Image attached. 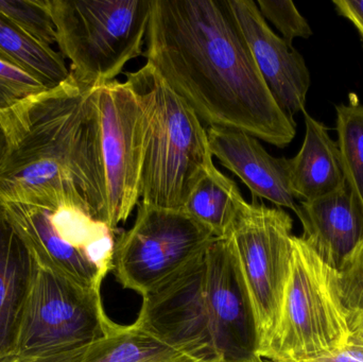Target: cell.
Instances as JSON below:
<instances>
[{"label": "cell", "mask_w": 363, "mask_h": 362, "mask_svg": "<svg viewBox=\"0 0 363 362\" xmlns=\"http://www.w3.org/2000/svg\"><path fill=\"white\" fill-rule=\"evenodd\" d=\"M144 55L207 127L285 148L296 123L264 83L230 0H151Z\"/></svg>", "instance_id": "1"}, {"label": "cell", "mask_w": 363, "mask_h": 362, "mask_svg": "<svg viewBox=\"0 0 363 362\" xmlns=\"http://www.w3.org/2000/svg\"><path fill=\"white\" fill-rule=\"evenodd\" d=\"M136 325L200 362H255L251 301L226 237L143 297Z\"/></svg>", "instance_id": "2"}, {"label": "cell", "mask_w": 363, "mask_h": 362, "mask_svg": "<svg viewBox=\"0 0 363 362\" xmlns=\"http://www.w3.org/2000/svg\"><path fill=\"white\" fill-rule=\"evenodd\" d=\"M86 91L70 77L28 100L0 123L8 142L0 167V203L76 206L89 214Z\"/></svg>", "instance_id": "3"}, {"label": "cell", "mask_w": 363, "mask_h": 362, "mask_svg": "<svg viewBox=\"0 0 363 362\" xmlns=\"http://www.w3.org/2000/svg\"><path fill=\"white\" fill-rule=\"evenodd\" d=\"M125 76L145 117L140 202L182 210L196 183L215 166L206 129L150 64Z\"/></svg>", "instance_id": "4"}, {"label": "cell", "mask_w": 363, "mask_h": 362, "mask_svg": "<svg viewBox=\"0 0 363 362\" xmlns=\"http://www.w3.org/2000/svg\"><path fill=\"white\" fill-rule=\"evenodd\" d=\"M57 45L84 89L116 80L144 55L151 0H48Z\"/></svg>", "instance_id": "5"}, {"label": "cell", "mask_w": 363, "mask_h": 362, "mask_svg": "<svg viewBox=\"0 0 363 362\" xmlns=\"http://www.w3.org/2000/svg\"><path fill=\"white\" fill-rule=\"evenodd\" d=\"M347 316L337 270L301 236H294L281 312L260 358L301 362L341 348L349 342Z\"/></svg>", "instance_id": "6"}, {"label": "cell", "mask_w": 363, "mask_h": 362, "mask_svg": "<svg viewBox=\"0 0 363 362\" xmlns=\"http://www.w3.org/2000/svg\"><path fill=\"white\" fill-rule=\"evenodd\" d=\"M2 204L40 269L101 289L112 271L116 232L76 206Z\"/></svg>", "instance_id": "7"}, {"label": "cell", "mask_w": 363, "mask_h": 362, "mask_svg": "<svg viewBox=\"0 0 363 362\" xmlns=\"http://www.w3.org/2000/svg\"><path fill=\"white\" fill-rule=\"evenodd\" d=\"M294 220L279 208L245 201L223 237L228 238L245 282L262 354L274 331L289 278Z\"/></svg>", "instance_id": "8"}, {"label": "cell", "mask_w": 363, "mask_h": 362, "mask_svg": "<svg viewBox=\"0 0 363 362\" xmlns=\"http://www.w3.org/2000/svg\"><path fill=\"white\" fill-rule=\"evenodd\" d=\"M117 327L104 310L101 289L38 269L13 357L38 361L63 354L106 337Z\"/></svg>", "instance_id": "9"}, {"label": "cell", "mask_w": 363, "mask_h": 362, "mask_svg": "<svg viewBox=\"0 0 363 362\" xmlns=\"http://www.w3.org/2000/svg\"><path fill=\"white\" fill-rule=\"evenodd\" d=\"M131 229L116 236L112 271L123 288L145 295L176 276L216 236L182 210L140 201Z\"/></svg>", "instance_id": "10"}, {"label": "cell", "mask_w": 363, "mask_h": 362, "mask_svg": "<svg viewBox=\"0 0 363 362\" xmlns=\"http://www.w3.org/2000/svg\"><path fill=\"white\" fill-rule=\"evenodd\" d=\"M99 116V151L106 186V225L116 232L140 199L145 147L142 106L127 82L91 89Z\"/></svg>", "instance_id": "11"}, {"label": "cell", "mask_w": 363, "mask_h": 362, "mask_svg": "<svg viewBox=\"0 0 363 362\" xmlns=\"http://www.w3.org/2000/svg\"><path fill=\"white\" fill-rule=\"evenodd\" d=\"M258 70L281 110L304 112L311 74L304 57L271 29L253 0H230Z\"/></svg>", "instance_id": "12"}, {"label": "cell", "mask_w": 363, "mask_h": 362, "mask_svg": "<svg viewBox=\"0 0 363 362\" xmlns=\"http://www.w3.org/2000/svg\"><path fill=\"white\" fill-rule=\"evenodd\" d=\"M206 131L213 157L242 181L253 199L298 214L300 201L292 191L287 159L272 157L259 140L241 130L209 127Z\"/></svg>", "instance_id": "13"}, {"label": "cell", "mask_w": 363, "mask_h": 362, "mask_svg": "<svg viewBox=\"0 0 363 362\" xmlns=\"http://www.w3.org/2000/svg\"><path fill=\"white\" fill-rule=\"evenodd\" d=\"M301 237L334 269L363 239V203L345 181L323 197L300 202Z\"/></svg>", "instance_id": "14"}, {"label": "cell", "mask_w": 363, "mask_h": 362, "mask_svg": "<svg viewBox=\"0 0 363 362\" xmlns=\"http://www.w3.org/2000/svg\"><path fill=\"white\" fill-rule=\"evenodd\" d=\"M38 269L0 203V362L13 357L16 350L23 310Z\"/></svg>", "instance_id": "15"}, {"label": "cell", "mask_w": 363, "mask_h": 362, "mask_svg": "<svg viewBox=\"0 0 363 362\" xmlns=\"http://www.w3.org/2000/svg\"><path fill=\"white\" fill-rule=\"evenodd\" d=\"M304 142L289 163L290 184L300 202L311 201L340 188L345 183L338 144L324 123L306 111Z\"/></svg>", "instance_id": "16"}, {"label": "cell", "mask_w": 363, "mask_h": 362, "mask_svg": "<svg viewBox=\"0 0 363 362\" xmlns=\"http://www.w3.org/2000/svg\"><path fill=\"white\" fill-rule=\"evenodd\" d=\"M36 362H200L157 339L135 323L121 325L106 337Z\"/></svg>", "instance_id": "17"}, {"label": "cell", "mask_w": 363, "mask_h": 362, "mask_svg": "<svg viewBox=\"0 0 363 362\" xmlns=\"http://www.w3.org/2000/svg\"><path fill=\"white\" fill-rule=\"evenodd\" d=\"M0 60L27 72L51 89L70 78L63 55L23 33L0 15Z\"/></svg>", "instance_id": "18"}, {"label": "cell", "mask_w": 363, "mask_h": 362, "mask_svg": "<svg viewBox=\"0 0 363 362\" xmlns=\"http://www.w3.org/2000/svg\"><path fill=\"white\" fill-rule=\"evenodd\" d=\"M245 202L235 181L213 166L196 183L182 212L204 225L216 237H223Z\"/></svg>", "instance_id": "19"}, {"label": "cell", "mask_w": 363, "mask_h": 362, "mask_svg": "<svg viewBox=\"0 0 363 362\" xmlns=\"http://www.w3.org/2000/svg\"><path fill=\"white\" fill-rule=\"evenodd\" d=\"M338 147L345 181L363 203V106L358 102L336 106Z\"/></svg>", "instance_id": "20"}, {"label": "cell", "mask_w": 363, "mask_h": 362, "mask_svg": "<svg viewBox=\"0 0 363 362\" xmlns=\"http://www.w3.org/2000/svg\"><path fill=\"white\" fill-rule=\"evenodd\" d=\"M0 15L40 44H57L48 0H0Z\"/></svg>", "instance_id": "21"}, {"label": "cell", "mask_w": 363, "mask_h": 362, "mask_svg": "<svg viewBox=\"0 0 363 362\" xmlns=\"http://www.w3.org/2000/svg\"><path fill=\"white\" fill-rule=\"evenodd\" d=\"M48 89L27 72L0 60V123L21 104Z\"/></svg>", "instance_id": "22"}, {"label": "cell", "mask_w": 363, "mask_h": 362, "mask_svg": "<svg viewBox=\"0 0 363 362\" xmlns=\"http://www.w3.org/2000/svg\"><path fill=\"white\" fill-rule=\"evenodd\" d=\"M258 8L266 21H270L289 45L294 38H309L313 32L305 17L290 0H258Z\"/></svg>", "instance_id": "23"}, {"label": "cell", "mask_w": 363, "mask_h": 362, "mask_svg": "<svg viewBox=\"0 0 363 362\" xmlns=\"http://www.w3.org/2000/svg\"><path fill=\"white\" fill-rule=\"evenodd\" d=\"M337 272L343 305L347 312H363V239L345 257Z\"/></svg>", "instance_id": "24"}, {"label": "cell", "mask_w": 363, "mask_h": 362, "mask_svg": "<svg viewBox=\"0 0 363 362\" xmlns=\"http://www.w3.org/2000/svg\"><path fill=\"white\" fill-rule=\"evenodd\" d=\"M301 362H363V346L347 342L332 352Z\"/></svg>", "instance_id": "25"}, {"label": "cell", "mask_w": 363, "mask_h": 362, "mask_svg": "<svg viewBox=\"0 0 363 362\" xmlns=\"http://www.w3.org/2000/svg\"><path fill=\"white\" fill-rule=\"evenodd\" d=\"M333 4L339 15L355 26L363 42V0H334Z\"/></svg>", "instance_id": "26"}, {"label": "cell", "mask_w": 363, "mask_h": 362, "mask_svg": "<svg viewBox=\"0 0 363 362\" xmlns=\"http://www.w3.org/2000/svg\"><path fill=\"white\" fill-rule=\"evenodd\" d=\"M349 342L363 346V312H349Z\"/></svg>", "instance_id": "27"}, {"label": "cell", "mask_w": 363, "mask_h": 362, "mask_svg": "<svg viewBox=\"0 0 363 362\" xmlns=\"http://www.w3.org/2000/svg\"><path fill=\"white\" fill-rule=\"evenodd\" d=\"M6 151H8V142H6V137L4 132L0 129V167H1L4 159H6Z\"/></svg>", "instance_id": "28"}, {"label": "cell", "mask_w": 363, "mask_h": 362, "mask_svg": "<svg viewBox=\"0 0 363 362\" xmlns=\"http://www.w3.org/2000/svg\"><path fill=\"white\" fill-rule=\"evenodd\" d=\"M2 362H36L35 361H27V359H19L15 358V357H11V358L6 359V361Z\"/></svg>", "instance_id": "29"}, {"label": "cell", "mask_w": 363, "mask_h": 362, "mask_svg": "<svg viewBox=\"0 0 363 362\" xmlns=\"http://www.w3.org/2000/svg\"><path fill=\"white\" fill-rule=\"evenodd\" d=\"M255 362H267V361H264V359H259V361H255Z\"/></svg>", "instance_id": "30"}]
</instances>
